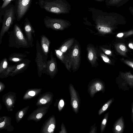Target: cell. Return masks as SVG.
<instances>
[{
	"label": "cell",
	"instance_id": "obj_29",
	"mask_svg": "<svg viewBox=\"0 0 133 133\" xmlns=\"http://www.w3.org/2000/svg\"><path fill=\"white\" fill-rule=\"evenodd\" d=\"M95 125H94V127H92V128L91 129L90 131L89 132L90 133H95L96 132V128H95Z\"/></svg>",
	"mask_w": 133,
	"mask_h": 133
},
{
	"label": "cell",
	"instance_id": "obj_42",
	"mask_svg": "<svg viewBox=\"0 0 133 133\" xmlns=\"http://www.w3.org/2000/svg\"><path fill=\"white\" fill-rule=\"evenodd\" d=\"M95 0L96 1H102L103 0Z\"/></svg>",
	"mask_w": 133,
	"mask_h": 133
},
{
	"label": "cell",
	"instance_id": "obj_16",
	"mask_svg": "<svg viewBox=\"0 0 133 133\" xmlns=\"http://www.w3.org/2000/svg\"><path fill=\"white\" fill-rule=\"evenodd\" d=\"M129 0H110L107 4L110 5H122Z\"/></svg>",
	"mask_w": 133,
	"mask_h": 133
},
{
	"label": "cell",
	"instance_id": "obj_21",
	"mask_svg": "<svg viewBox=\"0 0 133 133\" xmlns=\"http://www.w3.org/2000/svg\"><path fill=\"white\" fill-rule=\"evenodd\" d=\"M55 128V125L54 124H51L49 126L48 129V132L50 133L53 132L54 129Z\"/></svg>",
	"mask_w": 133,
	"mask_h": 133
},
{
	"label": "cell",
	"instance_id": "obj_35",
	"mask_svg": "<svg viewBox=\"0 0 133 133\" xmlns=\"http://www.w3.org/2000/svg\"><path fill=\"white\" fill-rule=\"evenodd\" d=\"M67 49V47L66 46H63L61 49V51L63 52H65L66 51Z\"/></svg>",
	"mask_w": 133,
	"mask_h": 133
},
{
	"label": "cell",
	"instance_id": "obj_17",
	"mask_svg": "<svg viewBox=\"0 0 133 133\" xmlns=\"http://www.w3.org/2000/svg\"><path fill=\"white\" fill-rule=\"evenodd\" d=\"M8 62L6 58L3 59L0 63V72H3L8 66Z\"/></svg>",
	"mask_w": 133,
	"mask_h": 133
},
{
	"label": "cell",
	"instance_id": "obj_36",
	"mask_svg": "<svg viewBox=\"0 0 133 133\" xmlns=\"http://www.w3.org/2000/svg\"><path fill=\"white\" fill-rule=\"evenodd\" d=\"M28 95L31 96H34L35 94V92L34 91H31L28 92Z\"/></svg>",
	"mask_w": 133,
	"mask_h": 133
},
{
	"label": "cell",
	"instance_id": "obj_24",
	"mask_svg": "<svg viewBox=\"0 0 133 133\" xmlns=\"http://www.w3.org/2000/svg\"><path fill=\"white\" fill-rule=\"evenodd\" d=\"M103 60L105 62H109V59L104 55L103 54L101 56Z\"/></svg>",
	"mask_w": 133,
	"mask_h": 133
},
{
	"label": "cell",
	"instance_id": "obj_11",
	"mask_svg": "<svg viewBox=\"0 0 133 133\" xmlns=\"http://www.w3.org/2000/svg\"><path fill=\"white\" fill-rule=\"evenodd\" d=\"M125 127L124 120L122 116L118 118L115 122L113 127L114 133L123 132Z\"/></svg>",
	"mask_w": 133,
	"mask_h": 133
},
{
	"label": "cell",
	"instance_id": "obj_25",
	"mask_svg": "<svg viewBox=\"0 0 133 133\" xmlns=\"http://www.w3.org/2000/svg\"><path fill=\"white\" fill-rule=\"evenodd\" d=\"M78 49L77 48L75 49L73 51V55L75 56H77L78 54Z\"/></svg>",
	"mask_w": 133,
	"mask_h": 133
},
{
	"label": "cell",
	"instance_id": "obj_26",
	"mask_svg": "<svg viewBox=\"0 0 133 133\" xmlns=\"http://www.w3.org/2000/svg\"><path fill=\"white\" fill-rule=\"evenodd\" d=\"M6 103L9 106L11 105L12 104V100L10 98H8L7 99Z\"/></svg>",
	"mask_w": 133,
	"mask_h": 133
},
{
	"label": "cell",
	"instance_id": "obj_34",
	"mask_svg": "<svg viewBox=\"0 0 133 133\" xmlns=\"http://www.w3.org/2000/svg\"><path fill=\"white\" fill-rule=\"evenodd\" d=\"M42 114L41 113H39L37 114L36 116L37 119H39L41 118L42 116Z\"/></svg>",
	"mask_w": 133,
	"mask_h": 133
},
{
	"label": "cell",
	"instance_id": "obj_18",
	"mask_svg": "<svg viewBox=\"0 0 133 133\" xmlns=\"http://www.w3.org/2000/svg\"><path fill=\"white\" fill-rule=\"evenodd\" d=\"M109 112L107 113L104 115V118L102 120L101 124V132L102 133L104 131L107 120L108 119Z\"/></svg>",
	"mask_w": 133,
	"mask_h": 133
},
{
	"label": "cell",
	"instance_id": "obj_3",
	"mask_svg": "<svg viewBox=\"0 0 133 133\" xmlns=\"http://www.w3.org/2000/svg\"><path fill=\"white\" fill-rule=\"evenodd\" d=\"M3 18L2 25L0 32V44L2 42V39L5 33L7 32L13 24L15 19L16 11L15 6L12 5L8 6L3 9Z\"/></svg>",
	"mask_w": 133,
	"mask_h": 133
},
{
	"label": "cell",
	"instance_id": "obj_19",
	"mask_svg": "<svg viewBox=\"0 0 133 133\" xmlns=\"http://www.w3.org/2000/svg\"><path fill=\"white\" fill-rule=\"evenodd\" d=\"M14 0H4L1 7V9L2 10L7 6L10 2Z\"/></svg>",
	"mask_w": 133,
	"mask_h": 133
},
{
	"label": "cell",
	"instance_id": "obj_23",
	"mask_svg": "<svg viewBox=\"0 0 133 133\" xmlns=\"http://www.w3.org/2000/svg\"><path fill=\"white\" fill-rule=\"evenodd\" d=\"M94 57V55L93 53L91 52H90L89 53L88 55V58L90 61H92Z\"/></svg>",
	"mask_w": 133,
	"mask_h": 133
},
{
	"label": "cell",
	"instance_id": "obj_14",
	"mask_svg": "<svg viewBox=\"0 0 133 133\" xmlns=\"http://www.w3.org/2000/svg\"><path fill=\"white\" fill-rule=\"evenodd\" d=\"M30 61L26 59L23 62L17 65L16 67L12 72V74H15L25 70L29 66Z\"/></svg>",
	"mask_w": 133,
	"mask_h": 133
},
{
	"label": "cell",
	"instance_id": "obj_7",
	"mask_svg": "<svg viewBox=\"0 0 133 133\" xmlns=\"http://www.w3.org/2000/svg\"><path fill=\"white\" fill-rule=\"evenodd\" d=\"M69 89L71 97V104L74 111L76 114L78 112L80 99L78 93L71 84H69Z\"/></svg>",
	"mask_w": 133,
	"mask_h": 133
},
{
	"label": "cell",
	"instance_id": "obj_30",
	"mask_svg": "<svg viewBox=\"0 0 133 133\" xmlns=\"http://www.w3.org/2000/svg\"><path fill=\"white\" fill-rule=\"evenodd\" d=\"M40 102L41 103L43 104H45L47 102L46 100L44 98L41 99L40 100Z\"/></svg>",
	"mask_w": 133,
	"mask_h": 133
},
{
	"label": "cell",
	"instance_id": "obj_27",
	"mask_svg": "<svg viewBox=\"0 0 133 133\" xmlns=\"http://www.w3.org/2000/svg\"><path fill=\"white\" fill-rule=\"evenodd\" d=\"M120 49L123 51H124L126 50V47L125 46L123 45H121L119 46Z\"/></svg>",
	"mask_w": 133,
	"mask_h": 133
},
{
	"label": "cell",
	"instance_id": "obj_1",
	"mask_svg": "<svg viewBox=\"0 0 133 133\" xmlns=\"http://www.w3.org/2000/svg\"><path fill=\"white\" fill-rule=\"evenodd\" d=\"M38 4L47 12L56 14L68 13L71 9L66 0H38Z\"/></svg>",
	"mask_w": 133,
	"mask_h": 133
},
{
	"label": "cell",
	"instance_id": "obj_4",
	"mask_svg": "<svg viewBox=\"0 0 133 133\" xmlns=\"http://www.w3.org/2000/svg\"><path fill=\"white\" fill-rule=\"evenodd\" d=\"M67 21L61 19L54 18L45 16L44 19V22L45 27L54 30L62 29L64 25L68 23Z\"/></svg>",
	"mask_w": 133,
	"mask_h": 133
},
{
	"label": "cell",
	"instance_id": "obj_40",
	"mask_svg": "<svg viewBox=\"0 0 133 133\" xmlns=\"http://www.w3.org/2000/svg\"><path fill=\"white\" fill-rule=\"evenodd\" d=\"M105 53L107 54L108 55L111 53V52L109 50H106L105 51Z\"/></svg>",
	"mask_w": 133,
	"mask_h": 133
},
{
	"label": "cell",
	"instance_id": "obj_37",
	"mask_svg": "<svg viewBox=\"0 0 133 133\" xmlns=\"http://www.w3.org/2000/svg\"><path fill=\"white\" fill-rule=\"evenodd\" d=\"M23 112L22 111H21L19 113L18 115L19 117L20 118H21L23 116Z\"/></svg>",
	"mask_w": 133,
	"mask_h": 133
},
{
	"label": "cell",
	"instance_id": "obj_8",
	"mask_svg": "<svg viewBox=\"0 0 133 133\" xmlns=\"http://www.w3.org/2000/svg\"><path fill=\"white\" fill-rule=\"evenodd\" d=\"M88 91L91 97H94L98 92H104L105 87L104 83L101 81H94L90 83L88 85Z\"/></svg>",
	"mask_w": 133,
	"mask_h": 133
},
{
	"label": "cell",
	"instance_id": "obj_33",
	"mask_svg": "<svg viewBox=\"0 0 133 133\" xmlns=\"http://www.w3.org/2000/svg\"><path fill=\"white\" fill-rule=\"evenodd\" d=\"M62 132L63 133H67V132L66 131V130L65 128V126L64 125V124L63 125H62Z\"/></svg>",
	"mask_w": 133,
	"mask_h": 133
},
{
	"label": "cell",
	"instance_id": "obj_20",
	"mask_svg": "<svg viewBox=\"0 0 133 133\" xmlns=\"http://www.w3.org/2000/svg\"><path fill=\"white\" fill-rule=\"evenodd\" d=\"M99 28L100 30L103 32H109L111 30L110 28L109 27H101Z\"/></svg>",
	"mask_w": 133,
	"mask_h": 133
},
{
	"label": "cell",
	"instance_id": "obj_15",
	"mask_svg": "<svg viewBox=\"0 0 133 133\" xmlns=\"http://www.w3.org/2000/svg\"><path fill=\"white\" fill-rule=\"evenodd\" d=\"M114 101V98H111L98 111V115H100L104 112L110 106Z\"/></svg>",
	"mask_w": 133,
	"mask_h": 133
},
{
	"label": "cell",
	"instance_id": "obj_6",
	"mask_svg": "<svg viewBox=\"0 0 133 133\" xmlns=\"http://www.w3.org/2000/svg\"><path fill=\"white\" fill-rule=\"evenodd\" d=\"M32 0H18L16 14L17 20L19 21L27 12Z\"/></svg>",
	"mask_w": 133,
	"mask_h": 133
},
{
	"label": "cell",
	"instance_id": "obj_41",
	"mask_svg": "<svg viewBox=\"0 0 133 133\" xmlns=\"http://www.w3.org/2000/svg\"><path fill=\"white\" fill-rule=\"evenodd\" d=\"M129 46L130 48L133 49V46L132 43H130L129 44Z\"/></svg>",
	"mask_w": 133,
	"mask_h": 133
},
{
	"label": "cell",
	"instance_id": "obj_9",
	"mask_svg": "<svg viewBox=\"0 0 133 133\" xmlns=\"http://www.w3.org/2000/svg\"><path fill=\"white\" fill-rule=\"evenodd\" d=\"M24 29L27 39L31 46H33L34 41L32 34L35 31L30 22L27 18H26L24 24Z\"/></svg>",
	"mask_w": 133,
	"mask_h": 133
},
{
	"label": "cell",
	"instance_id": "obj_12",
	"mask_svg": "<svg viewBox=\"0 0 133 133\" xmlns=\"http://www.w3.org/2000/svg\"><path fill=\"white\" fill-rule=\"evenodd\" d=\"M27 56L24 54L14 53L10 55L8 60L10 62L21 63L26 60L25 58Z\"/></svg>",
	"mask_w": 133,
	"mask_h": 133
},
{
	"label": "cell",
	"instance_id": "obj_43",
	"mask_svg": "<svg viewBox=\"0 0 133 133\" xmlns=\"http://www.w3.org/2000/svg\"></svg>",
	"mask_w": 133,
	"mask_h": 133
},
{
	"label": "cell",
	"instance_id": "obj_32",
	"mask_svg": "<svg viewBox=\"0 0 133 133\" xmlns=\"http://www.w3.org/2000/svg\"><path fill=\"white\" fill-rule=\"evenodd\" d=\"M125 63L128 65L133 68V63L128 61H125Z\"/></svg>",
	"mask_w": 133,
	"mask_h": 133
},
{
	"label": "cell",
	"instance_id": "obj_39",
	"mask_svg": "<svg viewBox=\"0 0 133 133\" xmlns=\"http://www.w3.org/2000/svg\"><path fill=\"white\" fill-rule=\"evenodd\" d=\"M5 122L4 121L0 123V128H2L3 127L5 124Z\"/></svg>",
	"mask_w": 133,
	"mask_h": 133
},
{
	"label": "cell",
	"instance_id": "obj_38",
	"mask_svg": "<svg viewBox=\"0 0 133 133\" xmlns=\"http://www.w3.org/2000/svg\"><path fill=\"white\" fill-rule=\"evenodd\" d=\"M123 34L122 33H121L118 34L117 36L119 37H122L123 36Z\"/></svg>",
	"mask_w": 133,
	"mask_h": 133
},
{
	"label": "cell",
	"instance_id": "obj_22",
	"mask_svg": "<svg viewBox=\"0 0 133 133\" xmlns=\"http://www.w3.org/2000/svg\"><path fill=\"white\" fill-rule=\"evenodd\" d=\"M59 110H61L63 108L64 105V102L63 100L62 99L60 100L59 102Z\"/></svg>",
	"mask_w": 133,
	"mask_h": 133
},
{
	"label": "cell",
	"instance_id": "obj_28",
	"mask_svg": "<svg viewBox=\"0 0 133 133\" xmlns=\"http://www.w3.org/2000/svg\"><path fill=\"white\" fill-rule=\"evenodd\" d=\"M131 119L133 123V102L131 104Z\"/></svg>",
	"mask_w": 133,
	"mask_h": 133
},
{
	"label": "cell",
	"instance_id": "obj_5",
	"mask_svg": "<svg viewBox=\"0 0 133 133\" xmlns=\"http://www.w3.org/2000/svg\"><path fill=\"white\" fill-rule=\"evenodd\" d=\"M36 54L35 61L36 63L38 71H42L44 69H46L47 60L38 40L36 41Z\"/></svg>",
	"mask_w": 133,
	"mask_h": 133
},
{
	"label": "cell",
	"instance_id": "obj_10",
	"mask_svg": "<svg viewBox=\"0 0 133 133\" xmlns=\"http://www.w3.org/2000/svg\"><path fill=\"white\" fill-rule=\"evenodd\" d=\"M41 49L47 60L49 52L50 41L46 36L43 35L41 36Z\"/></svg>",
	"mask_w": 133,
	"mask_h": 133
},
{
	"label": "cell",
	"instance_id": "obj_13",
	"mask_svg": "<svg viewBox=\"0 0 133 133\" xmlns=\"http://www.w3.org/2000/svg\"><path fill=\"white\" fill-rule=\"evenodd\" d=\"M51 59L47 61L46 70L50 73H54L56 70V64L55 59L53 56L52 52L50 54Z\"/></svg>",
	"mask_w": 133,
	"mask_h": 133
},
{
	"label": "cell",
	"instance_id": "obj_2",
	"mask_svg": "<svg viewBox=\"0 0 133 133\" xmlns=\"http://www.w3.org/2000/svg\"><path fill=\"white\" fill-rule=\"evenodd\" d=\"M8 46L17 49L28 48L31 47L24 36L19 26L17 24L14 26L12 30L9 32Z\"/></svg>",
	"mask_w": 133,
	"mask_h": 133
},
{
	"label": "cell",
	"instance_id": "obj_31",
	"mask_svg": "<svg viewBox=\"0 0 133 133\" xmlns=\"http://www.w3.org/2000/svg\"><path fill=\"white\" fill-rule=\"evenodd\" d=\"M56 53L57 55L58 56H61L62 54V52L60 50H56Z\"/></svg>",
	"mask_w": 133,
	"mask_h": 133
}]
</instances>
